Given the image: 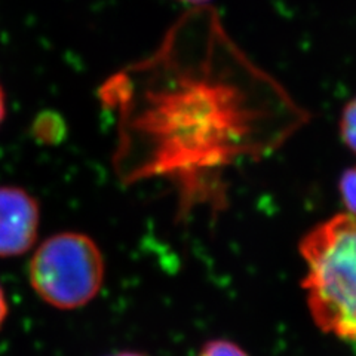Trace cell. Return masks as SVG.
<instances>
[{
	"label": "cell",
	"mask_w": 356,
	"mask_h": 356,
	"mask_svg": "<svg viewBox=\"0 0 356 356\" xmlns=\"http://www.w3.org/2000/svg\"><path fill=\"white\" fill-rule=\"evenodd\" d=\"M230 48L204 8L184 17L149 61L122 115L131 177H166L188 197L209 195L222 170L254 146L257 108L221 64Z\"/></svg>",
	"instance_id": "cell-1"
},
{
	"label": "cell",
	"mask_w": 356,
	"mask_h": 356,
	"mask_svg": "<svg viewBox=\"0 0 356 356\" xmlns=\"http://www.w3.org/2000/svg\"><path fill=\"white\" fill-rule=\"evenodd\" d=\"M300 254L312 319L321 331L356 344V217L321 222L300 242Z\"/></svg>",
	"instance_id": "cell-2"
},
{
	"label": "cell",
	"mask_w": 356,
	"mask_h": 356,
	"mask_svg": "<svg viewBox=\"0 0 356 356\" xmlns=\"http://www.w3.org/2000/svg\"><path fill=\"white\" fill-rule=\"evenodd\" d=\"M103 252L79 232H61L43 241L29 264V280L44 303L73 310L86 306L104 284Z\"/></svg>",
	"instance_id": "cell-3"
},
{
	"label": "cell",
	"mask_w": 356,
	"mask_h": 356,
	"mask_svg": "<svg viewBox=\"0 0 356 356\" xmlns=\"http://www.w3.org/2000/svg\"><path fill=\"white\" fill-rule=\"evenodd\" d=\"M40 209L38 200L15 186L0 187V257H18L38 239Z\"/></svg>",
	"instance_id": "cell-4"
},
{
	"label": "cell",
	"mask_w": 356,
	"mask_h": 356,
	"mask_svg": "<svg viewBox=\"0 0 356 356\" xmlns=\"http://www.w3.org/2000/svg\"><path fill=\"white\" fill-rule=\"evenodd\" d=\"M340 134L346 146L356 153V98L344 107L340 119Z\"/></svg>",
	"instance_id": "cell-5"
},
{
	"label": "cell",
	"mask_w": 356,
	"mask_h": 356,
	"mask_svg": "<svg viewBox=\"0 0 356 356\" xmlns=\"http://www.w3.org/2000/svg\"><path fill=\"white\" fill-rule=\"evenodd\" d=\"M197 356H248V353L233 341L211 340L204 344Z\"/></svg>",
	"instance_id": "cell-6"
},
{
	"label": "cell",
	"mask_w": 356,
	"mask_h": 356,
	"mask_svg": "<svg viewBox=\"0 0 356 356\" xmlns=\"http://www.w3.org/2000/svg\"><path fill=\"white\" fill-rule=\"evenodd\" d=\"M340 193L344 205L350 211L352 216L356 217V166L343 174L340 180Z\"/></svg>",
	"instance_id": "cell-7"
},
{
	"label": "cell",
	"mask_w": 356,
	"mask_h": 356,
	"mask_svg": "<svg viewBox=\"0 0 356 356\" xmlns=\"http://www.w3.org/2000/svg\"><path fill=\"white\" fill-rule=\"evenodd\" d=\"M8 302H6V296H5V291L2 285H0V328H2L3 322L8 316Z\"/></svg>",
	"instance_id": "cell-8"
},
{
	"label": "cell",
	"mask_w": 356,
	"mask_h": 356,
	"mask_svg": "<svg viewBox=\"0 0 356 356\" xmlns=\"http://www.w3.org/2000/svg\"><path fill=\"white\" fill-rule=\"evenodd\" d=\"M5 116H6V99H5L3 88L0 85V125H2V122L5 120Z\"/></svg>",
	"instance_id": "cell-9"
},
{
	"label": "cell",
	"mask_w": 356,
	"mask_h": 356,
	"mask_svg": "<svg viewBox=\"0 0 356 356\" xmlns=\"http://www.w3.org/2000/svg\"><path fill=\"white\" fill-rule=\"evenodd\" d=\"M180 2H184V3H188V5H193L196 8H200V6H204L205 3H208L209 0H180Z\"/></svg>",
	"instance_id": "cell-10"
},
{
	"label": "cell",
	"mask_w": 356,
	"mask_h": 356,
	"mask_svg": "<svg viewBox=\"0 0 356 356\" xmlns=\"http://www.w3.org/2000/svg\"><path fill=\"white\" fill-rule=\"evenodd\" d=\"M108 356H149V355H144V353H140V352H118V353H113V355H108Z\"/></svg>",
	"instance_id": "cell-11"
}]
</instances>
